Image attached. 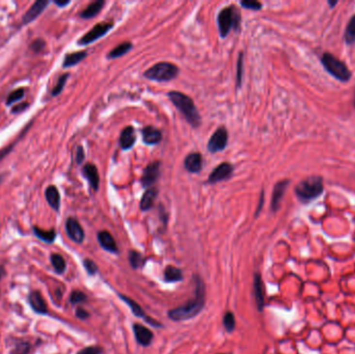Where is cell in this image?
I'll return each mask as SVG.
<instances>
[{"label": "cell", "instance_id": "4fadbf2b", "mask_svg": "<svg viewBox=\"0 0 355 354\" xmlns=\"http://www.w3.org/2000/svg\"><path fill=\"white\" fill-rule=\"evenodd\" d=\"M289 180L279 181L275 184L274 188H273L272 193V200H271V209L273 212H276L279 209L280 203L283 201V197L286 193V190L288 185H289Z\"/></svg>", "mask_w": 355, "mask_h": 354}, {"label": "cell", "instance_id": "6da1fadb", "mask_svg": "<svg viewBox=\"0 0 355 354\" xmlns=\"http://www.w3.org/2000/svg\"><path fill=\"white\" fill-rule=\"evenodd\" d=\"M194 281L195 282L194 297L188 300L185 305L173 308L168 312L167 315L173 321L189 320L197 316L204 308L206 300V290L204 282L198 275H195L194 277Z\"/></svg>", "mask_w": 355, "mask_h": 354}, {"label": "cell", "instance_id": "3957f363", "mask_svg": "<svg viewBox=\"0 0 355 354\" xmlns=\"http://www.w3.org/2000/svg\"><path fill=\"white\" fill-rule=\"evenodd\" d=\"M324 190L323 179L319 176H310L295 186V194L302 203H308L319 197Z\"/></svg>", "mask_w": 355, "mask_h": 354}, {"label": "cell", "instance_id": "277c9868", "mask_svg": "<svg viewBox=\"0 0 355 354\" xmlns=\"http://www.w3.org/2000/svg\"><path fill=\"white\" fill-rule=\"evenodd\" d=\"M240 21V13L236 6L230 5L221 10L217 16V24L221 38L227 36L232 29H238Z\"/></svg>", "mask_w": 355, "mask_h": 354}, {"label": "cell", "instance_id": "f546056e", "mask_svg": "<svg viewBox=\"0 0 355 354\" xmlns=\"http://www.w3.org/2000/svg\"><path fill=\"white\" fill-rule=\"evenodd\" d=\"M50 260H51V264H52V266L56 274H64L65 267H66L64 257L58 254H52L50 257Z\"/></svg>", "mask_w": 355, "mask_h": 354}, {"label": "cell", "instance_id": "4316f807", "mask_svg": "<svg viewBox=\"0 0 355 354\" xmlns=\"http://www.w3.org/2000/svg\"><path fill=\"white\" fill-rule=\"evenodd\" d=\"M131 49H132V44L130 42H124L110 51L107 54V58L112 60V58L121 57L126 53H128Z\"/></svg>", "mask_w": 355, "mask_h": 354}, {"label": "cell", "instance_id": "5bb4252c", "mask_svg": "<svg viewBox=\"0 0 355 354\" xmlns=\"http://www.w3.org/2000/svg\"><path fill=\"white\" fill-rule=\"evenodd\" d=\"M133 333H134L135 338L139 345L144 346V347H147L151 345L154 335L149 328H146L142 324L135 323L133 324Z\"/></svg>", "mask_w": 355, "mask_h": 354}, {"label": "cell", "instance_id": "816d5d0a", "mask_svg": "<svg viewBox=\"0 0 355 354\" xmlns=\"http://www.w3.org/2000/svg\"><path fill=\"white\" fill-rule=\"evenodd\" d=\"M1 180H2V177H1V176H0V182H1Z\"/></svg>", "mask_w": 355, "mask_h": 354}, {"label": "cell", "instance_id": "ba28073f", "mask_svg": "<svg viewBox=\"0 0 355 354\" xmlns=\"http://www.w3.org/2000/svg\"><path fill=\"white\" fill-rule=\"evenodd\" d=\"M227 141H228L227 130L225 127H220L214 132L213 135L209 139L207 149H208L210 153H217L220 151H224L227 145Z\"/></svg>", "mask_w": 355, "mask_h": 354}, {"label": "cell", "instance_id": "ffe728a7", "mask_svg": "<svg viewBox=\"0 0 355 354\" xmlns=\"http://www.w3.org/2000/svg\"><path fill=\"white\" fill-rule=\"evenodd\" d=\"M98 241L102 248H104L106 252L112 254H117L118 248L114 238L107 231H101L98 233Z\"/></svg>", "mask_w": 355, "mask_h": 354}, {"label": "cell", "instance_id": "f6af8a7d", "mask_svg": "<svg viewBox=\"0 0 355 354\" xmlns=\"http://www.w3.org/2000/svg\"><path fill=\"white\" fill-rule=\"evenodd\" d=\"M14 145H15V143L14 144H12V145H10L9 146H6V147H4V149L3 150H1V151H0V161H1L5 156H6V155L7 154H9V153H11V151L13 150V147H14Z\"/></svg>", "mask_w": 355, "mask_h": 354}, {"label": "cell", "instance_id": "30bf717a", "mask_svg": "<svg viewBox=\"0 0 355 354\" xmlns=\"http://www.w3.org/2000/svg\"><path fill=\"white\" fill-rule=\"evenodd\" d=\"M159 176H160V162L154 161L152 163L147 164V166L145 168L144 175L142 177V179H140L142 185L145 188H149L153 186L159 179Z\"/></svg>", "mask_w": 355, "mask_h": 354}, {"label": "cell", "instance_id": "7dc6e473", "mask_svg": "<svg viewBox=\"0 0 355 354\" xmlns=\"http://www.w3.org/2000/svg\"><path fill=\"white\" fill-rule=\"evenodd\" d=\"M54 4H56L59 7H65L70 4V1L69 0H66V1H59V0H57V1H54Z\"/></svg>", "mask_w": 355, "mask_h": 354}, {"label": "cell", "instance_id": "e0dca14e", "mask_svg": "<svg viewBox=\"0 0 355 354\" xmlns=\"http://www.w3.org/2000/svg\"><path fill=\"white\" fill-rule=\"evenodd\" d=\"M254 295L256 299V304L258 306V312L263 311V307L265 305V296H264V284L262 281L261 274L256 272L254 275Z\"/></svg>", "mask_w": 355, "mask_h": 354}, {"label": "cell", "instance_id": "8992f818", "mask_svg": "<svg viewBox=\"0 0 355 354\" xmlns=\"http://www.w3.org/2000/svg\"><path fill=\"white\" fill-rule=\"evenodd\" d=\"M321 63L325 70L336 79L342 82H347L351 79V72L348 67L335 55L325 52L321 57Z\"/></svg>", "mask_w": 355, "mask_h": 354}, {"label": "cell", "instance_id": "f907efd6", "mask_svg": "<svg viewBox=\"0 0 355 354\" xmlns=\"http://www.w3.org/2000/svg\"><path fill=\"white\" fill-rule=\"evenodd\" d=\"M353 106L355 108V91H354V99H353Z\"/></svg>", "mask_w": 355, "mask_h": 354}, {"label": "cell", "instance_id": "d6986e66", "mask_svg": "<svg viewBox=\"0 0 355 354\" xmlns=\"http://www.w3.org/2000/svg\"><path fill=\"white\" fill-rule=\"evenodd\" d=\"M28 302L32 308L38 314H47L48 308L46 301L42 296V294L38 291H32L28 296Z\"/></svg>", "mask_w": 355, "mask_h": 354}, {"label": "cell", "instance_id": "60d3db41", "mask_svg": "<svg viewBox=\"0 0 355 354\" xmlns=\"http://www.w3.org/2000/svg\"><path fill=\"white\" fill-rule=\"evenodd\" d=\"M45 46H46V43L44 42L43 40L38 39V40H34V41L32 43L31 49L33 51V52H36V53H38V52H40V51H42L44 48H45Z\"/></svg>", "mask_w": 355, "mask_h": 354}, {"label": "cell", "instance_id": "c3c4849f", "mask_svg": "<svg viewBox=\"0 0 355 354\" xmlns=\"http://www.w3.org/2000/svg\"><path fill=\"white\" fill-rule=\"evenodd\" d=\"M263 202H264V193H262V196H261L260 205H258V210H257V213H256V215H258V212H260V210L262 209V205H263Z\"/></svg>", "mask_w": 355, "mask_h": 354}, {"label": "cell", "instance_id": "83f0119b", "mask_svg": "<svg viewBox=\"0 0 355 354\" xmlns=\"http://www.w3.org/2000/svg\"><path fill=\"white\" fill-rule=\"evenodd\" d=\"M33 233L36 237L46 243H52V242H54V240L56 238V233L54 230L45 231L38 226H33Z\"/></svg>", "mask_w": 355, "mask_h": 354}, {"label": "cell", "instance_id": "f35d334b", "mask_svg": "<svg viewBox=\"0 0 355 354\" xmlns=\"http://www.w3.org/2000/svg\"><path fill=\"white\" fill-rule=\"evenodd\" d=\"M83 266H84L87 274L90 275H95L96 274H97L98 266H97V264H96L94 261H92L90 259L84 260L83 261Z\"/></svg>", "mask_w": 355, "mask_h": 354}, {"label": "cell", "instance_id": "44dd1931", "mask_svg": "<svg viewBox=\"0 0 355 354\" xmlns=\"http://www.w3.org/2000/svg\"><path fill=\"white\" fill-rule=\"evenodd\" d=\"M136 135L135 130L133 127L128 126L126 127L121 133L120 136V145L123 150H129L135 145Z\"/></svg>", "mask_w": 355, "mask_h": 354}, {"label": "cell", "instance_id": "ac0fdd59", "mask_svg": "<svg viewBox=\"0 0 355 354\" xmlns=\"http://www.w3.org/2000/svg\"><path fill=\"white\" fill-rule=\"evenodd\" d=\"M82 174L84 178L87 179L88 183H90L91 187L97 191L99 189V184H100V177L98 168L93 163H86L82 168Z\"/></svg>", "mask_w": 355, "mask_h": 354}, {"label": "cell", "instance_id": "681fc988", "mask_svg": "<svg viewBox=\"0 0 355 354\" xmlns=\"http://www.w3.org/2000/svg\"><path fill=\"white\" fill-rule=\"evenodd\" d=\"M328 4H329L331 7H334L335 5H337V4H338V1H328Z\"/></svg>", "mask_w": 355, "mask_h": 354}, {"label": "cell", "instance_id": "2e32d148", "mask_svg": "<svg viewBox=\"0 0 355 354\" xmlns=\"http://www.w3.org/2000/svg\"><path fill=\"white\" fill-rule=\"evenodd\" d=\"M48 4H49L48 0H38V1H35L31 6V9L24 14L23 23L28 24L31 23V22L34 21L44 12V10L46 9Z\"/></svg>", "mask_w": 355, "mask_h": 354}, {"label": "cell", "instance_id": "cb8c5ba5", "mask_svg": "<svg viewBox=\"0 0 355 354\" xmlns=\"http://www.w3.org/2000/svg\"><path fill=\"white\" fill-rule=\"evenodd\" d=\"M105 5V1L104 0H97V1H94L92 3L88 4L85 9L80 13V17L83 19H91L94 18L95 16L102 11L103 6Z\"/></svg>", "mask_w": 355, "mask_h": 354}, {"label": "cell", "instance_id": "8fae6325", "mask_svg": "<svg viewBox=\"0 0 355 354\" xmlns=\"http://www.w3.org/2000/svg\"><path fill=\"white\" fill-rule=\"evenodd\" d=\"M65 231H66V234H68V236L70 237L71 240H73L74 242L76 243H82L83 240H84V231L82 226L80 225V224L78 223V221L73 218V217H70L66 219V223H65Z\"/></svg>", "mask_w": 355, "mask_h": 354}, {"label": "cell", "instance_id": "b9f144b4", "mask_svg": "<svg viewBox=\"0 0 355 354\" xmlns=\"http://www.w3.org/2000/svg\"><path fill=\"white\" fill-rule=\"evenodd\" d=\"M84 158H85V153H84L83 147L81 145H79L77 147V151H76V161H77V163L78 164L82 163Z\"/></svg>", "mask_w": 355, "mask_h": 354}, {"label": "cell", "instance_id": "d590c367", "mask_svg": "<svg viewBox=\"0 0 355 354\" xmlns=\"http://www.w3.org/2000/svg\"><path fill=\"white\" fill-rule=\"evenodd\" d=\"M23 97H24V90H23V88H18V90H16V91H13L9 95V97L6 98V105H12L13 103L21 100Z\"/></svg>", "mask_w": 355, "mask_h": 354}, {"label": "cell", "instance_id": "4dcf8cb0", "mask_svg": "<svg viewBox=\"0 0 355 354\" xmlns=\"http://www.w3.org/2000/svg\"><path fill=\"white\" fill-rule=\"evenodd\" d=\"M145 257L144 256L136 252V250H131L129 253V262L133 269H138L142 268L145 265Z\"/></svg>", "mask_w": 355, "mask_h": 354}, {"label": "cell", "instance_id": "5b68a950", "mask_svg": "<svg viewBox=\"0 0 355 354\" xmlns=\"http://www.w3.org/2000/svg\"><path fill=\"white\" fill-rule=\"evenodd\" d=\"M179 67L175 64L162 62L147 69L144 73V76L150 80L157 81V82H166V81L175 79L179 75Z\"/></svg>", "mask_w": 355, "mask_h": 354}, {"label": "cell", "instance_id": "836d02e7", "mask_svg": "<svg viewBox=\"0 0 355 354\" xmlns=\"http://www.w3.org/2000/svg\"><path fill=\"white\" fill-rule=\"evenodd\" d=\"M68 78H69V74L68 73L63 74V75L58 78L57 83L54 86L52 92H51V95H52V96H57V95L61 94L63 92V90H64V87L65 85V82H66V80H68Z\"/></svg>", "mask_w": 355, "mask_h": 354}, {"label": "cell", "instance_id": "d4e9b609", "mask_svg": "<svg viewBox=\"0 0 355 354\" xmlns=\"http://www.w3.org/2000/svg\"><path fill=\"white\" fill-rule=\"evenodd\" d=\"M158 195V189L157 188H150L147 189L145 194L142 197V201H140V209L142 211H147L150 210L155 203V200Z\"/></svg>", "mask_w": 355, "mask_h": 354}, {"label": "cell", "instance_id": "8d00e7d4", "mask_svg": "<svg viewBox=\"0 0 355 354\" xmlns=\"http://www.w3.org/2000/svg\"><path fill=\"white\" fill-rule=\"evenodd\" d=\"M241 6L244 7V9L247 10H253V11H260L262 10L263 4L258 1H256V0H244V1L240 2Z\"/></svg>", "mask_w": 355, "mask_h": 354}, {"label": "cell", "instance_id": "9a60e30c", "mask_svg": "<svg viewBox=\"0 0 355 354\" xmlns=\"http://www.w3.org/2000/svg\"><path fill=\"white\" fill-rule=\"evenodd\" d=\"M184 167L191 174H198L203 168L202 155L197 152L188 154L184 159Z\"/></svg>", "mask_w": 355, "mask_h": 354}, {"label": "cell", "instance_id": "7bdbcfd3", "mask_svg": "<svg viewBox=\"0 0 355 354\" xmlns=\"http://www.w3.org/2000/svg\"><path fill=\"white\" fill-rule=\"evenodd\" d=\"M18 349H16V351H15V354H26L29 350V345L27 343H24L22 342L21 344H19L18 346Z\"/></svg>", "mask_w": 355, "mask_h": 354}, {"label": "cell", "instance_id": "e575fe53", "mask_svg": "<svg viewBox=\"0 0 355 354\" xmlns=\"http://www.w3.org/2000/svg\"><path fill=\"white\" fill-rule=\"evenodd\" d=\"M242 76H243V52H240L238 61H237V73H236V83L238 87L241 86Z\"/></svg>", "mask_w": 355, "mask_h": 354}, {"label": "cell", "instance_id": "7a4b0ae2", "mask_svg": "<svg viewBox=\"0 0 355 354\" xmlns=\"http://www.w3.org/2000/svg\"><path fill=\"white\" fill-rule=\"evenodd\" d=\"M169 100L172 101L176 108L179 110L182 115L185 117L192 127L197 128L202 123L201 115H199L198 110L194 104V100H192L189 96L185 95L181 92L173 91L167 94Z\"/></svg>", "mask_w": 355, "mask_h": 354}, {"label": "cell", "instance_id": "52a82bcc", "mask_svg": "<svg viewBox=\"0 0 355 354\" xmlns=\"http://www.w3.org/2000/svg\"><path fill=\"white\" fill-rule=\"evenodd\" d=\"M113 27V23H98L96 26H94L90 32H87L82 38L78 40V45L80 46H86L90 45V44L99 40L102 36H104L110 29Z\"/></svg>", "mask_w": 355, "mask_h": 354}, {"label": "cell", "instance_id": "bcb514c9", "mask_svg": "<svg viewBox=\"0 0 355 354\" xmlns=\"http://www.w3.org/2000/svg\"><path fill=\"white\" fill-rule=\"evenodd\" d=\"M27 106H28L27 103H22V104L17 105L16 107H14L12 112H13L14 113H20V112H22V110H23V109H25V107H27Z\"/></svg>", "mask_w": 355, "mask_h": 354}, {"label": "cell", "instance_id": "1f68e13d", "mask_svg": "<svg viewBox=\"0 0 355 354\" xmlns=\"http://www.w3.org/2000/svg\"><path fill=\"white\" fill-rule=\"evenodd\" d=\"M345 41L347 44H353L355 42V15L351 17L345 31Z\"/></svg>", "mask_w": 355, "mask_h": 354}, {"label": "cell", "instance_id": "74e56055", "mask_svg": "<svg viewBox=\"0 0 355 354\" xmlns=\"http://www.w3.org/2000/svg\"><path fill=\"white\" fill-rule=\"evenodd\" d=\"M85 300H86V295L83 292H81V291L72 292L71 297H70L71 304L77 305V304H81V302H84Z\"/></svg>", "mask_w": 355, "mask_h": 354}, {"label": "cell", "instance_id": "603a6c76", "mask_svg": "<svg viewBox=\"0 0 355 354\" xmlns=\"http://www.w3.org/2000/svg\"><path fill=\"white\" fill-rule=\"evenodd\" d=\"M45 196L50 207L55 211H58L61 208V194H59L58 189L54 185L48 186L45 191Z\"/></svg>", "mask_w": 355, "mask_h": 354}, {"label": "cell", "instance_id": "7402d4cb", "mask_svg": "<svg viewBox=\"0 0 355 354\" xmlns=\"http://www.w3.org/2000/svg\"><path fill=\"white\" fill-rule=\"evenodd\" d=\"M143 139L146 145H157L161 142V131L153 126H146L143 129Z\"/></svg>", "mask_w": 355, "mask_h": 354}, {"label": "cell", "instance_id": "d6a6232c", "mask_svg": "<svg viewBox=\"0 0 355 354\" xmlns=\"http://www.w3.org/2000/svg\"><path fill=\"white\" fill-rule=\"evenodd\" d=\"M224 326L227 333H232L236 327L235 316L232 312H226L224 316Z\"/></svg>", "mask_w": 355, "mask_h": 354}, {"label": "cell", "instance_id": "ee69618b", "mask_svg": "<svg viewBox=\"0 0 355 354\" xmlns=\"http://www.w3.org/2000/svg\"><path fill=\"white\" fill-rule=\"evenodd\" d=\"M76 316H77V318H79L80 320H85L88 318V317H90V314H88L84 308L78 307L76 311Z\"/></svg>", "mask_w": 355, "mask_h": 354}, {"label": "cell", "instance_id": "f5cc1de1", "mask_svg": "<svg viewBox=\"0 0 355 354\" xmlns=\"http://www.w3.org/2000/svg\"><path fill=\"white\" fill-rule=\"evenodd\" d=\"M219 354H220V353H219Z\"/></svg>", "mask_w": 355, "mask_h": 354}, {"label": "cell", "instance_id": "9c48e42d", "mask_svg": "<svg viewBox=\"0 0 355 354\" xmlns=\"http://www.w3.org/2000/svg\"><path fill=\"white\" fill-rule=\"evenodd\" d=\"M234 172V167L228 162H223L219 165H217L213 169V172L209 175L208 183L209 184H216L218 182L225 181L231 178V176Z\"/></svg>", "mask_w": 355, "mask_h": 354}, {"label": "cell", "instance_id": "f1b7e54d", "mask_svg": "<svg viewBox=\"0 0 355 354\" xmlns=\"http://www.w3.org/2000/svg\"><path fill=\"white\" fill-rule=\"evenodd\" d=\"M164 278L168 283L180 282L183 279V274L179 268H176L174 266H168L164 271Z\"/></svg>", "mask_w": 355, "mask_h": 354}, {"label": "cell", "instance_id": "484cf974", "mask_svg": "<svg viewBox=\"0 0 355 354\" xmlns=\"http://www.w3.org/2000/svg\"><path fill=\"white\" fill-rule=\"evenodd\" d=\"M87 56L86 51H77V52L69 53L65 56V60L63 63L64 68H70L73 65L78 64L80 62H82Z\"/></svg>", "mask_w": 355, "mask_h": 354}, {"label": "cell", "instance_id": "7c38bea8", "mask_svg": "<svg viewBox=\"0 0 355 354\" xmlns=\"http://www.w3.org/2000/svg\"><path fill=\"white\" fill-rule=\"evenodd\" d=\"M120 297L126 302V304H127L130 306V308H131V311L133 312V314H134L136 317H138V318L145 319L147 323L151 324V325L154 326V327H161L162 326L161 323L157 322L155 319L150 318L149 316H146L145 312L144 311V309L142 307H140V306L137 304V302H135L134 300H132L131 298H129L127 296H125V295H120Z\"/></svg>", "mask_w": 355, "mask_h": 354}, {"label": "cell", "instance_id": "ab89813d", "mask_svg": "<svg viewBox=\"0 0 355 354\" xmlns=\"http://www.w3.org/2000/svg\"><path fill=\"white\" fill-rule=\"evenodd\" d=\"M103 349L99 346H91V347H86L82 350H80L77 354H102Z\"/></svg>", "mask_w": 355, "mask_h": 354}]
</instances>
